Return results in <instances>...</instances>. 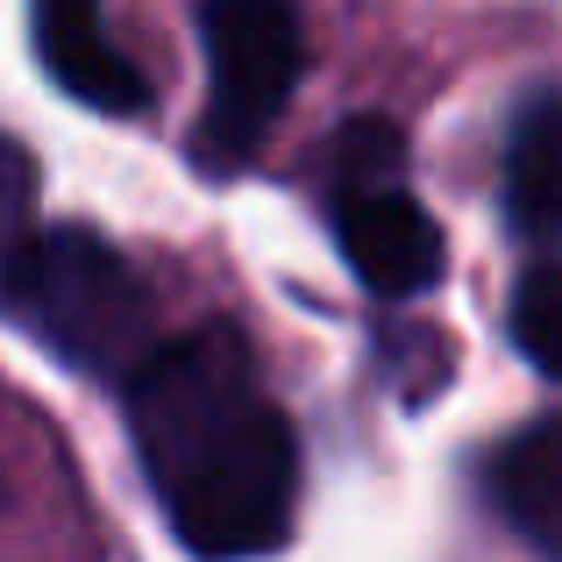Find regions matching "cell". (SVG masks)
Returning a JSON list of instances; mask_svg holds the SVG:
<instances>
[{
	"instance_id": "6da1fadb",
	"label": "cell",
	"mask_w": 562,
	"mask_h": 562,
	"mask_svg": "<svg viewBox=\"0 0 562 562\" xmlns=\"http://www.w3.org/2000/svg\"><path fill=\"white\" fill-rule=\"evenodd\" d=\"M122 398L171 541L200 562H257L285 549L300 513V435L228 321L165 342Z\"/></svg>"
},
{
	"instance_id": "7a4b0ae2",
	"label": "cell",
	"mask_w": 562,
	"mask_h": 562,
	"mask_svg": "<svg viewBox=\"0 0 562 562\" xmlns=\"http://www.w3.org/2000/svg\"><path fill=\"white\" fill-rule=\"evenodd\" d=\"M0 321L22 328L50 363L100 384H136L157 363V292L143 271L108 243L79 228H36L8 263H0Z\"/></svg>"
},
{
	"instance_id": "3957f363",
	"label": "cell",
	"mask_w": 562,
	"mask_h": 562,
	"mask_svg": "<svg viewBox=\"0 0 562 562\" xmlns=\"http://www.w3.org/2000/svg\"><path fill=\"white\" fill-rule=\"evenodd\" d=\"M398 179H406V143L384 114L349 122L321 150V200H328V221H335V249L378 300H413L449 263L435 214Z\"/></svg>"
},
{
	"instance_id": "277c9868",
	"label": "cell",
	"mask_w": 562,
	"mask_h": 562,
	"mask_svg": "<svg viewBox=\"0 0 562 562\" xmlns=\"http://www.w3.org/2000/svg\"><path fill=\"white\" fill-rule=\"evenodd\" d=\"M206 43V114L192 128V157L206 179H228L235 165L263 150L278 114L292 108L306 71L300 8L285 0H200L192 8Z\"/></svg>"
},
{
	"instance_id": "5b68a950",
	"label": "cell",
	"mask_w": 562,
	"mask_h": 562,
	"mask_svg": "<svg viewBox=\"0 0 562 562\" xmlns=\"http://www.w3.org/2000/svg\"><path fill=\"white\" fill-rule=\"evenodd\" d=\"M29 43L57 93H71L93 114H150V79L143 65L108 36L100 0H29Z\"/></svg>"
},
{
	"instance_id": "8992f818",
	"label": "cell",
	"mask_w": 562,
	"mask_h": 562,
	"mask_svg": "<svg viewBox=\"0 0 562 562\" xmlns=\"http://www.w3.org/2000/svg\"><path fill=\"white\" fill-rule=\"evenodd\" d=\"M484 498L541 562H562V413L513 427L484 456Z\"/></svg>"
},
{
	"instance_id": "52a82bcc",
	"label": "cell",
	"mask_w": 562,
	"mask_h": 562,
	"mask_svg": "<svg viewBox=\"0 0 562 562\" xmlns=\"http://www.w3.org/2000/svg\"><path fill=\"white\" fill-rule=\"evenodd\" d=\"M506 221L520 243H562V86H535L506 128Z\"/></svg>"
},
{
	"instance_id": "ba28073f",
	"label": "cell",
	"mask_w": 562,
	"mask_h": 562,
	"mask_svg": "<svg viewBox=\"0 0 562 562\" xmlns=\"http://www.w3.org/2000/svg\"><path fill=\"white\" fill-rule=\"evenodd\" d=\"M513 342L541 378L562 384V263H535L513 285Z\"/></svg>"
},
{
	"instance_id": "9c48e42d",
	"label": "cell",
	"mask_w": 562,
	"mask_h": 562,
	"mask_svg": "<svg viewBox=\"0 0 562 562\" xmlns=\"http://www.w3.org/2000/svg\"><path fill=\"white\" fill-rule=\"evenodd\" d=\"M29 214H36V157L14 136H0V263L29 243Z\"/></svg>"
}]
</instances>
